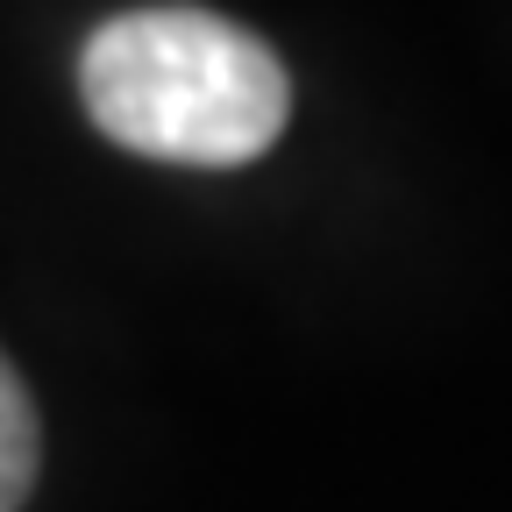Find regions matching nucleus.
<instances>
[{
  "label": "nucleus",
  "instance_id": "1",
  "mask_svg": "<svg viewBox=\"0 0 512 512\" xmlns=\"http://www.w3.org/2000/svg\"><path fill=\"white\" fill-rule=\"evenodd\" d=\"M79 93L100 136L192 171L264 157L292 114L271 43L207 8H128L100 22L79 50Z\"/></svg>",
  "mask_w": 512,
  "mask_h": 512
},
{
  "label": "nucleus",
  "instance_id": "2",
  "mask_svg": "<svg viewBox=\"0 0 512 512\" xmlns=\"http://www.w3.org/2000/svg\"><path fill=\"white\" fill-rule=\"evenodd\" d=\"M36 456H43V427L29 406V384L0 356V512H15L36 491Z\"/></svg>",
  "mask_w": 512,
  "mask_h": 512
}]
</instances>
